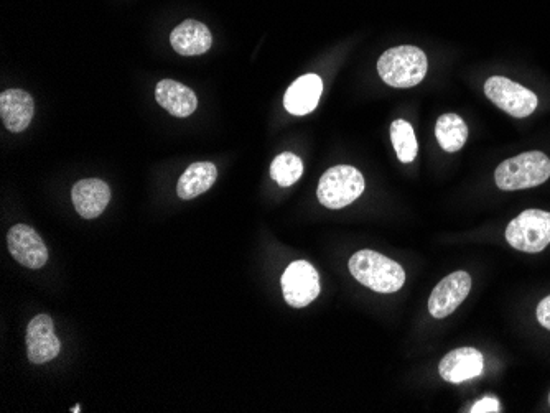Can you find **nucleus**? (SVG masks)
I'll use <instances>...</instances> for the list:
<instances>
[{
	"mask_svg": "<svg viewBox=\"0 0 550 413\" xmlns=\"http://www.w3.org/2000/svg\"><path fill=\"white\" fill-rule=\"evenodd\" d=\"M348 267L359 284L371 288L373 292H399L406 284V272L401 265L379 252H356Z\"/></svg>",
	"mask_w": 550,
	"mask_h": 413,
	"instance_id": "1",
	"label": "nucleus"
},
{
	"mask_svg": "<svg viewBox=\"0 0 550 413\" xmlns=\"http://www.w3.org/2000/svg\"><path fill=\"white\" fill-rule=\"evenodd\" d=\"M429 70L427 56L412 45L391 48L378 61L379 76L392 88H412L424 81Z\"/></svg>",
	"mask_w": 550,
	"mask_h": 413,
	"instance_id": "2",
	"label": "nucleus"
},
{
	"mask_svg": "<svg viewBox=\"0 0 550 413\" xmlns=\"http://www.w3.org/2000/svg\"><path fill=\"white\" fill-rule=\"evenodd\" d=\"M549 178L550 158L537 150L504 160L495 172L496 185L503 191L534 188Z\"/></svg>",
	"mask_w": 550,
	"mask_h": 413,
	"instance_id": "3",
	"label": "nucleus"
},
{
	"mask_svg": "<svg viewBox=\"0 0 550 413\" xmlns=\"http://www.w3.org/2000/svg\"><path fill=\"white\" fill-rule=\"evenodd\" d=\"M363 191V175L350 165H338L323 173L317 196L325 208L341 209L358 200Z\"/></svg>",
	"mask_w": 550,
	"mask_h": 413,
	"instance_id": "4",
	"label": "nucleus"
},
{
	"mask_svg": "<svg viewBox=\"0 0 550 413\" xmlns=\"http://www.w3.org/2000/svg\"><path fill=\"white\" fill-rule=\"evenodd\" d=\"M509 246L527 254L542 252L550 244V213L527 209L506 228Z\"/></svg>",
	"mask_w": 550,
	"mask_h": 413,
	"instance_id": "5",
	"label": "nucleus"
},
{
	"mask_svg": "<svg viewBox=\"0 0 550 413\" xmlns=\"http://www.w3.org/2000/svg\"><path fill=\"white\" fill-rule=\"evenodd\" d=\"M485 94L491 103L516 119L531 116L539 106L537 94L503 76H493L488 79L485 83Z\"/></svg>",
	"mask_w": 550,
	"mask_h": 413,
	"instance_id": "6",
	"label": "nucleus"
},
{
	"mask_svg": "<svg viewBox=\"0 0 550 413\" xmlns=\"http://www.w3.org/2000/svg\"><path fill=\"white\" fill-rule=\"evenodd\" d=\"M282 292L290 307L303 308L320 295V277L312 264L297 260L285 269L282 275Z\"/></svg>",
	"mask_w": 550,
	"mask_h": 413,
	"instance_id": "7",
	"label": "nucleus"
},
{
	"mask_svg": "<svg viewBox=\"0 0 550 413\" xmlns=\"http://www.w3.org/2000/svg\"><path fill=\"white\" fill-rule=\"evenodd\" d=\"M471 277L467 272L458 270L453 274L447 275L445 279L440 280L439 285L432 290L429 298L430 315L443 320L452 315L457 310L465 298L471 292Z\"/></svg>",
	"mask_w": 550,
	"mask_h": 413,
	"instance_id": "8",
	"label": "nucleus"
},
{
	"mask_svg": "<svg viewBox=\"0 0 550 413\" xmlns=\"http://www.w3.org/2000/svg\"><path fill=\"white\" fill-rule=\"evenodd\" d=\"M9 251L20 265L27 269H42L47 264L48 249L42 237L38 236L35 229L25 224H17L7 234Z\"/></svg>",
	"mask_w": 550,
	"mask_h": 413,
	"instance_id": "9",
	"label": "nucleus"
},
{
	"mask_svg": "<svg viewBox=\"0 0 550 413\" xmlns=\"http://www.w3.org/2000/svg\"><path fill=\"white\" fill-rule=\"evenodd\" d=\"M61 341L55 335L50 315H38L27 326V354L33 364H45L60 354Z\"/></svg>",
	"mask_w": 550,
	"mask_h": 413,
	"instance_id": "10",
	"label": "nucleus"
},
{
	"mask_svg": "<svg viewBox=\"0 0 550 413\" xmlns=\"http://www.w3.org/2000/svg\"><path fill=\"white\" fill-rule=\"evenodd\" d=\"M485 367L483 354L475 348L453 349L440 361L439 372L443 381L462 384L480 376Z\"/></svg>",
	"mask_w": 550,
	"mask_h": 413,
	"instance_id": "11",
	"label": "nucleus"
},
{
	"mask_svg": "<svg viewBox=\"0 0 550 413\" xmlns=\"http://www.w3.org/2000/svg\"><path fill=\"white\" fill-rule=\"evenodd\" d=\"M71 198H73L76 213L80 214L81 218L94 219L101 216L104 209L108 208L111 190L108 183H104L103 180L88 178V180L78 181L73 186Z\"/></svg>",
	"mask_w": 550,
	"mask_h": 413,
	"instance_id": "12",
	"label": "nucleus"
},
{
	"mask_svg": "<svg viewBox=\"0 0 550 413\" xmlns=\"http://www.w3.org/2000/svg\"><path fill=\"white\" fill-rule=\"evenodd\" d=\"M35 114L32 96L22 89H9L0 94V116L5 129L19 134L24 132Z\"/></svg>",
	"mask_w": 550,
	"mask_h": 413,
	"instance_id": "13",
	"label": "nucleus"
},
{
	"mask_svg": "<svg viewBox=\"0 0 550 413\" xmlns=\"http://www.w3.org/2000/svg\"><path fill=\"white\" fill-rule=\"evenodd\" d=\"M323 81L318 75H303L292 83L284 96L287 112L294 116H307L315 111L322 98Z\"/></svg>",
	"mask_w": 550,
	"mask_h": 413,
	"instance_id": "14",
	"label": "nucleus"
},
{
	"mask_svg": "<svg viewBox=\"0 0 550 413\" xmlns=\"http://www.w3.org/2000/svg\"><path fill=\"white\" fill-rule=\"evenodd\" d=\"M173 50L182 56H198L208 52L213 43L210 28L198 20H185L170 35Z\"/></svg>",
	"mask_w": 550,
	"mask_h": 413,
	"instance_id": "15",
	"label": "nucleus"
},
{
	"mask_svg": "<svg viewBox=\"0 0 550 413\" xmlns=\"http://www.w3.org/2000/svg\"><path fill=\"white\" fill-rule=\"evenodd\" d=\"M155 99L175 117L192 116L198 106V99L192 89L173 79H164L157 84Z\"/></svg>",
	"mask_w": 550,
	"mask_h": 413,
	"instance_id": "16",
	"label": "nucleus"
},
{
	"mask_svg": "<svg viewBox=\"0 0 550 413\" xmlns=\"http://www.w3.org/2000/svg\"><path fill=\"white\" fill-rule=\"evenodd\" d=\"M218 178V168L215 163L196 162L185 170L178 180L177 193L180 200H195L215 185Z\"/></svg>",
	"mask_w": 550,
	"mask_h": 413,
	"instance_id": "17",
	"label": "nucleus"
},
{
	"mask_svg": "<svg viewBox=\"0 0 550 413\" xmlns=\"http://www.w3.org/2000/svg\"><path fill=\"white\" fill-rule=\"evenodd\" d=\"M435 137L445 152H458L467 144V124L457 114H443L435 126Z\"/></svg>",
	"mask_w": 550,
	"mask_h": 413,
	"instance_id": "18",
	"label": "nucleus"
},
{
	"mask_svg": "<svg viewBox=\"0 0 550 413\" xmlns=\"http://www.w3.org/2000/svg\"><path fill=\"white\" fill-rule=\"evenodd\" d=\"M391 140L397 157L402 163L414 162L417 152H419V145L415 139L414 127L409 122L402 121V119L392 122Z\"/></svg>",
	"mask_w": 550,
	"mask_h": 413,
	"instance_id": "19",
	"label": "nucleus"
},
{
	"mask_svg": "<svg viewBox=\"0 0 550 413\" xmlns=\"http://www.w3.org/2000/svg\"><path fill=\"white\" fill-rule=\"evenodd\" d=\"M303 163L300 157L292 152H284L279 157H275L271 165V177L277 185L282 188L292 186L302 178Z\"/></svg>",
	"mask_w": 550,
	"mask_h": 413,
	"instance_id": "20",
	"label": "nucleus"
},
{
	"mask_svg": "<svg viewBox=\"0 0 550 413\" xmlns=\"http://www.w3.org/2000/svg\"><path fill=\"white\" fill-rule=\"evenodd\" d=\"M471 413L499 412V402L493 397H485L480 402H476L470 410Z\"/></svg>",
	"mask_w": 550,
	"mask_h": 413,
	"instance_id": "21",
	"label": "nucleus"
},
{
	"mask_svg": "<svg viewBox=\"0 0 550 413\" xmlns=\"http://www.w3.org/2000/svg\"><path fill=\"white\" fill-rule=\"evenodd\" d=\"M536 315L537 321H539L546 330L550 331V295L537 305Z\"/></svg>",
	"mask_w": 550,
	"mask_h": 413,
	"instance_id": "22",
	"label": "nucleus"
},
{
	"mask_svg": "<svg viewBox=\"0 0 550 413\" xmlns=\"http://www.w3.org/2000/svg\"><path fill=\"white\" fill-rule=\"evenodd\" d=\"M71 412L73 413H80L81 410H80V405H76V407H73V409H71Z\"/></svg>",
	"mask_w": 550,
	"mask_h": 413,
	"instance_id": "23",
	"label": "nucleus"
},
{
	"mask_svg": "<svg viewBox=\"0 0 550 413\" xmlns=\"http://www.w3.org/2000/svg\"><path fill=\"white\" fill-rule=\"evenodd\" d=\"M549 404H550V394H549Z\"/></svg>",
	"mask_w": 550,
	"mask_h": 413,
	"instance_id": "24",
	"label": "nucleus"
}]
</instances>
